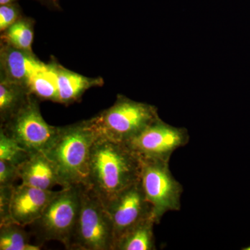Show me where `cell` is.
I'll list each match as a JSON object with an SVG mask.
<instances>
[{"instance_id":"cell-14","label":"cell","mask_w":250,"mask_h":250,"mask_svg":"<svg viewBox=\"0 0 250 250\" xmlns=\"http://www.w3.org/2000/svg\"><path fill=\"white\" fill-rule=\"evenodd\" d=\"M154 217L143 220L117 240L114 250H155Z\"/></svg>"},{"instance_id":"cell-22","label":"cell","mask_w":250,"mask_h":250,"mask_svg":"<svg viewBox=\"0 0 250 250\" xmlns=\"http://www.w3.org/2000/svg\"><path fill=\"white\" fill-rule=\"evenodd\" d=\"M17 179H19L18 166L0 160V186H14Z\"/></svg>"},{"instance_id":"cell-25","label":"cell","mask_w":250,"mask_h":250,"mask_svg":"<svg viewBox=\"0 0 250 250\" xmlns=\"http://www.w3.org/2000/svg\"><path fill=\"white\" fill-rule=\"evenodd\" d=\"M243 250H250V246L247 247V248H243Z\"/></svg>"},{"instance_id":"cell-24","label":"cell","mask_w":250,"mask_h":250,"mask_svg":"<svg viewBox=\"0 0 250 250\" xmlns=\"http://www.w3.org/2000/svg\"><path fill=\"white\" fill-rule=\"evenodd\" d=\"M13 1H14V0H0V4L4 5L11 4Z\"/></svg>"},{"instance_id":"cell-12","label":"cell","mask_w":250,"mask_h":250,"mask_svg":"<svg viewBox=\"0 0 250 250\" xmlns=\"http://www.w3.org/2000/svg\"><path fill=\"white\" fill-rule=\"evenodd\" d=\"M18 175L22 184L42 190H52L57 185L63 188L57 167L43 152L33 153L18 166Z\"/></svg>"},{"instance_id":"cell-4","label":"cell","mask_w":250,"mask_h":250,"mask_svg":"<svg viewBox=\"0 0 250 250\" xmlns=\"http://www.w3.org/2000/svg\"><path fill=\"white\" fill-rule=\"evenodd\" d=\"M115 242L106 207L93 190L82 186L80 213L69 250H114Z\"/></svg>"},{"instance_id":"cell-21","label":"cell","mask_w":250,"mask_h":250,"mask_svg":"<svg viewBox=\"0 0 250 250\" xmlns=\"http://www.w3.org/2000/svg\"><path fill=\"white\" fill-rule=\"evenodd\" d=\"M19 10L12 4L1 5L0 6V30L6 31L14 24L19 18Z\"/></svg>"},{"instance_id":"cell-19","label":"cell","mask_w":250,"mask_h":250,"mask_svg":"<svg viewBox=\"0 0 250 250\" xmlns=\"http://www.w3.org/2000/svg\"><path fill=\"white\" fill-rule=\"evenodd\" d=\"M32 154L5 134L2 129H0V160L8 161L18 166Z\"/></svg>"},{"instance_id":"cell-15","label":"cell","mask_w":250,"mask_h":250,"mask_svg":"<svg viewBox=\"0 0 250 250\" xmlns=\"http://www.w3.org/2000/svg\"><path fill=\"white\" fill-rule=\"evenodd\" d=\"M57 65L44 64L28 84V91L36 98L59 103Z\"/></svg>"},{"instance_id":"cell-16","label":"cell","mask_w":250,"mask_h":250,"mask_svg":"<svg viewBox=\"0 0 250 250\" xmlns=\"http://www.w3.org/2000/svg\"><path fill=\"white\" fill-rule=\"evenodd\" d=\"M31 94L27 88L1 79L0 82V117L1 124L14 116L26 102Z\"/></svg>"},{"instance_id":"cell-18","label":"cell","mask_w":250,"mask_h":250,"mask_svg":"<svg viewBox=\"0 0 250 250\" xmlns=\"http://www.w3.org/2000/svg\"><path fill=\"white\" fill-rule=\"evenodd\" d=\"M5 43L15 48L32 52L34 31L30 21L26 19H18L11 27L8 28L2 36Z\"/></svg>"},{"instance_id":"cell-13","label":"cell","mask_w":250,"mask_h":250,"mask_svg":"<svg viewBox=\"0 0 250 250\" xmlns=\"http://www.w3.org/2000/svg\"><path fill=\"white\" fill-rule=\"evenodd\" d=\"M57 73L59 103H74L88 88L103 84L101 80L88 78L58 65Z\"/></svg>"},{"instance_id":"cell-11","label":"cell","mask_w":250,"mask_h":250,"mask_svg":"<svg viewBox=\"0 0 250 250\" xmlns=\"http://www.w3.org/2000/svg\"><path fill=\"white\" fill-rule=\"evenodd\" d=\"M44 64L38 60L32 52L15 48L7 44L1 47V79L2 80L22 85L27 89L31 79Z\"/></svg>"},{"instance_id":"cell-5","label":"cell","mask_w":250,"mask_h":250,"mask_svg":"<svg viewBox=\"0 0 250 250\" xmlns=\"http://www.w3.org/2000/svg\"><path fill=\"white\" fill-rule=\"evenodd\" d=\"M159 118L155 106L119 95L113 106L93 120L100 134L126 143Z\"/></svg>"},{"instance_id":"cell-3","label":"cell","mask_w":250,"mask_h":250,"mask_svg":"<svg viewBox=\"0 0 250 250\" xmlns=\"http://www.w3.org/2000/svg\"><path fill=\"white\" fill-rule=\"evenodd\" d=\"M82 186L62 188L49 202L40 218L29 225L39 246L57 241L69 250L80 213Z\"/></svg>"},{"instance_id":"cell-9","label":"cell","mask_w":250,"mask_h":250,"mask_svg":"<svg viewBox=\"0 0 250 250\" xmlns=\"http://www.w3.org/2000/svg\"><path fill=\"white\" fill-rule=\"evenodd\" d=\"M104 205L113 222L116 242L143 220L154 217L152 205L146 198L141 179Z\"/></svg>"},{"instance_id":"cell-1","label":"cell","mask_w":250,"mask_h":250,"mask_svg":"<svg viewBox=\"0 0 250 250\" xmlns=\"http://www.w3.org/2000/svg\"><path fill=\"white\" fill-rule=\"evenodd\" d=\"M141 172V159L126 143L100 134L90 150L85 187L104 204L139 182Z\"/></svg>"},{"instance_id":"cell-7","label":"cell","mask_w":250,"mask_h":250,"mask_svg":"<svg viewBox=\"0 0 250 250\" xmlns=\"http://www.w3.org/2000/svg\"><path fill=\"white\" fill-rule=\"evenodd\" d=\"M59 128L46 123L37 100L32 95L14 116L1 125L5 134L31 153L47 150L58 134Z\"/></svg>"},{"instance_id":"cell-6","label":"cell","mask_w":250,"mask_h":250,"mask_svg":"<svg viewBox=\"0 0 250 250\" xmlns=\"http://www.w3.org/2000/svg\"><path fill=\"white\" fill-rule=\"evenodd\" d=\"M141 160V184L152 205L156 225H159L166 213L181 209L183 187L171 172L169 161Z\"/></svg>"},{"instance_id":"cell-2","label":"cell","mask_w":250,"mask_h":250,"mask_svg":"<svg viewBox=\"0 0 250 250\" xmlns=\"http://www.w3.org/2000/svg\"><path fill=\"white\" fill-rule=\"evenodd\" d=\"M100 135L93 118L59 128L43 152L57 167L63 188L86 186L90 150Z\"/></svg>"},{"instance_id":"cell-17","label":"cell","mask_w":250,"mask_h":250,"mask_svg":"<svg viewBox=\"0 0 250 250\" xmlns=\"http://www.w3.org/2000/svg\"><path fill=\"white\" fill-rule=\"evenodd\" d=\"M25 227L12 223L0 226V250H39L41 246L31 244L30 233Z\"/></svg>"},{"instance_id":"cell-8","label":"cell","mask_w":250,"mask_h":250,"mask_svg":"<svg viewBox=\"0 0 250 250\" xmlns=\"http://www.w3.org/2000/svg\"><path fill=\"white\" fill-rule=\"evenodd\" d=\"M189 139L186 128L176 127L159 118L125 143L141 159L170 161L174 151L187 146Z\"/></svg>"},{"instance_id":"cell-20","label":"cell","mask_w":250,"mask_h":250,"mask_svg":"<svg viewBox=\"0 0 250 250\" xmlns=\"http://www.w3.org/2000/svg\"><path fill=\"white\" fill-rule=\"evenodd\" d=\"M14 187L15 186H0V226L15 223L11 215Z\"/></svg>"},{"instance_id":"cell-10","label":"cell","mask_w":250,"mask_h":250,"mask_svg":"<svg viewBox=\"0 0 250 250\" xmlns=\"http://www.w3.org/2000/svg\"><path fill=\"white\" fill-rule=\"evenodd\" d=\"M57 192L22 184L15 186L11 205L13 221L23 227L31 225L40 218Z\"/></svg>"},{"instance_id":"cell-23","label":"cell","mask_w":250,"mask_h":250,"mask_svg":"<svg viewBox=\"0 0 250 250\" xmlns=\"http://www.w3.org/2000/svg\"><path fill=\"white\" fill-rule=\"evenodd\" d=\"M41 1H46L53 6H58V0H41Z\"/></svg>"}]
</instances>
